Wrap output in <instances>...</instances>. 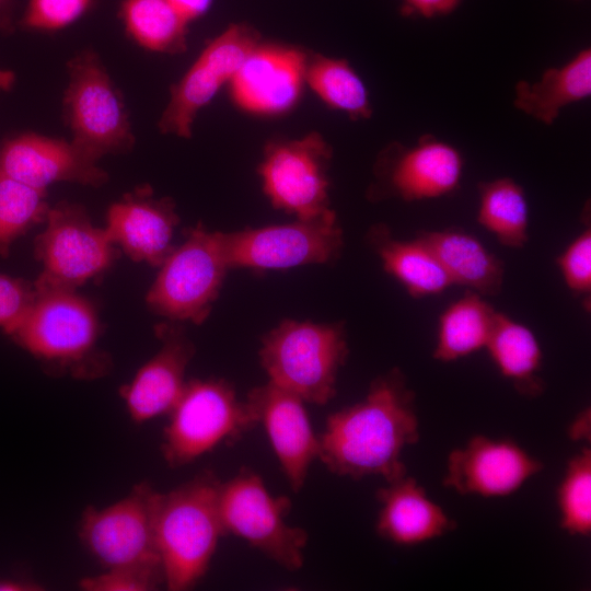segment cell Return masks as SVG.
Segmentation results:
<instances>
[{"mask_svg":"<svg viewBox=\"0 0 591 591\" xmlns=\"http://www.w3.org/2000/svg\"><path fill=\"white\" fill-rule=\"evenodd\" d=\"M419 439L414 393L397 369L376 378L366 397L331 414L320 440L318 460L338 476L406 475L403 450Z\"/></svg>","mask_w":591,"mask_h":591,"instance_id":"obj_1","label":"cell"},{"mask_svg":"<svg viewBox=\"0 0 591 591\" xmlns=\"http://www.w3.org/2000/svg\"><path fill=\"white\" fill-rule=\"evenodd\" d=\"M221 480L205 470L178 487L161 493L155 515V542L164 587L185 591L209 569L219 540L225 535L219 512Z\"/></svg>","mask_w":591,"mask_h":591,"instance_id":"obj_2","label":"cell"},{"mask_svg":"<svg viewBox=\"0 0 591 591\" xmlns=\"http://www.w3.org/2000/svg\"><path fill=\"white\" fill-rule=\"evenodd\" d=\"M36 290L32 308L9 335L49 370L82 379L107 372L109 359L97 349L100 324L92 303L76 290Z\"/></svg>","mask_w":591,"mask_h":591,"instance_id":"obj_3","label":"cell"},{"mask_svg":"<svg viewBox=\"0 0 591 591\" xmlns=\"http://www.w3.org/2000/svg\"><path fill=\"white\" fill-rule=\"evenodd\" d=\"M347 355L340 324L290 320L267 333L259 349L269 382L315 405H325L335 396Z\"/></svg>","mask_w":591,"mask_h":591,"instance_id":"obj_4","label":"cell"},{"mask_svg":"<svg viewBox=\"0 0 591 591\" xmlns=\"http://www.w3.org/2000/svg\"><path fill=\"white\" fill-rule=\"evenodd\" d=\"M161 451L170 467L189 464L222 442H234L258 422L246 401L221 379L186 382L169 413Z\"/></svg>","mask_w":591,"mask_h":591,"instance_id":"obj_5","label":"cell"},{"mask_svg":"<svg viewBox=\"0 0 591 591\" xmlns=\"http://www.w3.org/2000/svg\"><path fill=\"white\" fill-rule=\"evenodd\" d=\"M218 503L224 534L243 538L287 570L302 567L309 534L286 522L290 499L273 496L256 472L241 467L221 482Z\"/></svg>","mask_w":591,"mask_h":591,"instance_id":"obj_6","label":"cell"},{"mask_svg":"<svg viewBox=\"0 0 591 591\" xmlns=\"http://www.w3.org/2000/svg\"><path fill=\"white\" fill-rule=\"evenodd\" d=\"M160 267L146 297L148 306L172 322L195 324L208 316L230 269L218 232L201 225L190 229Z\"/></svg>","mask_w":591,"mask_h":591,"instance_id":"obj_7","label":"cell"},{"mask_svg":"<svg viewBox=\"0 0 591 591\" xmlns=\"http://www.w3.org/2000/svg\"><path fill=\"white\" fill-rule=\"evenodd\" d=\"M218 237L230 269H287L327 263L338 256L343 245L333 210L287 224L218 232Z\"/></svg>","mask_w":591,"mask_h":591,"instance_id":"obj_8","label":"cell"},{"mask_svg":"<svg viewBox=\"0 0 591 591\" xmlns=\"http://www.w3.org/2000/svg\"><path fill=\"white\" fill-rule=\"evenodd\" d=\"M45 221L34 244L35 257L43 265L34 281L36 289L76 290L113 263L114 244L81 206L60 202L49 208Z\"/></svg>","mask_w":591,"mask_h":591,"instance_id":"obj_9","label":"cell"},{"mask_svg":"<svg viewBox=\"0 0 591 591\" xmlns=\"http://www.w3.org/2000/svg\"><path fill=\"white\" fill-rule=\"evenodd\" d=\"M69 71L65 108L73 132L71 143L94 161L129 150L134 137L128 117L100 59L84 51L71 60Z\"/></svg>","mask_w":591,"mask_h":591,"instance_id":"obj_10","label":"cell"},{"mask_svg":"<svg viewBox=\"0 0 591 591\" xmlns=\"http://www.w3.org/2000/svg\"><path fill=\"white\" fill-rule=\"evenodd\" d=\"M160 495L151 484L141 482L109 506L88 507L79 524L85 549L105 569L161 565L155 542Z\"/></svg>","mask_w":591,"mask_h":591,"instance_id":"obj_11","label":"cell"},{"mask_svg":"<svg viewBox=\"0 0 591 591\" xmlns=\"http://www.w3.org/2000/svg\"><path fill=\"white\" fill-rule=\"evenodd\" d=\"M331 149L317 134L267 147L259 166L263 187L271 204L298 219L327 212V169Z\"/></svg>","mask_w":591,"mask_h":591,"instance_id":"obj_12","label":"cell"},{"mask_svg":"<svg viewBox=\"0 0 591 591\" xmlns=\"http://www.w3.org/2000/svg\"><path fill=\"white\" fill-rule=\"evenodd\" d=\"M542 468V462L510 439L475 436L449 454L442 482L461 495L502 497Z\"/></svg>","mask_w":591,"mask_h":591,"instance_id":"obj_13","label":"cell"},{"mask_svg":"<svg viewBox=\"0 0 591 591\" xmlns=\"http://www.w3.org/2000/svg\"><path fill=\"white\" fill-rule=\"evenodd\" d=\"M462 171L463 158L456 148L425 135L412 147L390 146L378 162L376 175L384 193L413 201L453 192Z\"/></svg>","mask_w":591,"mask_h":591,"instance_id":"obj_14","label":"cell"},{"mask_svg":"<svg viewBox=\"0 0 591 591\" xmlns=\"http://www.w3.org/2000/svg\"><path fill=\"white\" fill-rule=\"evenodd\" d=\"M245 401L264 427L290 487L300 491L320 452L305 402L269 381L252 389Z\"/></svg>","mask_w":591,"mask_h":591,"instance_id":"obj_15","label":"cell"},{"mask_svg":"<svg viewBox=\"0 0 591 591\" xmlns=\"http://www.w3.org/2000/svg\"><path fill=\"white\" fill-rule=\"evenodd\" d=\"M306 60L299 49L258 44L230 80L233 100L255 114L287 112L301 94Z\"/></svg>","mask_w":591,"mask_h":591,"instance_id":"obj_16","label":"cell"},{"mask_svg":"<svg viewBox=\"0 0 591 591\" xmlns=\"http://www.w3.org/2000/svg\"><path fill=\"white\" fill-rule=\"evenodd\" d=\"M161 348L119 393L135 424L169 414L185 387V372L195 347L181 324L157 327Z\"/></svg>","mask_w":591,"mask_h":591,"instance_id":"obj_17","label":"cell"},{"mask_svg":"<svg viewBox=\"0 0 591 591\" xmlns=\"http://www.w3.org/2000/svg\"><path fill=\"white\" fill-rule=\"evenodd\" d=\"M0 174L44 189L57 182L100 186L107 174L72 143L24 134L0 144Z\"/></svg>","mask_w":591,"mask_h":591,"instance_id":"obj_18","label":"cell"},{"mask_svg":"<svg viewBox=\"0 0 591 591\" xmlns=\"http://www.w3.org/2000/svg\"><path fill=\"white\" fill-rule=\"evenodd\" d=\"M177 223L173 201L155 198L150 188L142 187L109 208L104 229L134 262L161 266L175 247L172 237Z\"/></svg>","mask_w":591,"mask_h":591,"instance_id":"obj_19","label":"cell"},{"mask_svg":"<svg viewBox=\"0 0 591 591\" xmlns=\"http://www.w3.org/2000/svg\"><path fill=\"white\" fill-rule=\"evenodd\" d=\"M380 503L375 529L401 546L421 544L451 531L455 523L410 476L389 482L375 494Z\"/></svg>","mask_w":591,"mask_h":591,"instance_id":"obj_20","label":"cell"},{"mask_svg":"<svg viewBox=\"0 0 591 591\" xmlns=\"http://www.w3.org/2000/svg\"><path fill=\"white\" fill-rule=\"evenodd\" d=\"M590 95L591 49L588 47L563 66L547 69L537 81H519L513 103L519 111L549 126L561 109Z\"/></svg>","mask_w":591,"mask_h":591,"instance_id":"obj_21","label":"cell"},{"mask_svg":"<svg viewBox=\"0 0 591 591\" xmlns=\"http://www.w3.org/2000/svg\"><path fill=\"white\" fill-rule=\"evenodd\" d=\"M436 255L452 283L466 286L479 296H496L503 281V264L474 236L460 231L420 235Z\"/></svg>","mask_w":591,"mask_h":591,"instance_id":"obj_22","label":"cell"},{"mask_svg":"<svg viewBox=\"0 0 591 591\" xmlns=\"http://www.w3.org/2000/svg\"><path fill=\"white\" fill-rule=\"evenodd\" d=\"M369 236L384 269L413 297L437 294L452 285L436 255L421 240H394L383 225L374 227Z\"/></svg>","mask_w":591,"mask_h":591,"instance_id":"obj_23","label":"cell"},{"mask_svg":"<svg viewBox=\"0 0 591 591\" xmlns=\"http://www.w3.org/2000/svg\"><path fill=\"white\" fill-rule=\"evenodd\" d=\"M486 348L501 374L512 380L520 393L535 396L543 391V383L536 376L542 351L526 326L497 313Z\"/></svg>","mask_w":591,"mask_h":591,"instance_id":"obj_24","label":"cell"},{"mask_svg":"<svg viewBox=\"0 0 591 591\" xmlns=\"http://www.w3.org/2000/svg\"><path fill=\"white\" fill-rule=\"evenodd\" d=\"M497 312L479 294L470 293L441 315L433 358L449 362L486 347Z\"/></svg>","mask_w":591,"mask_h":591,"instance_id":"obj_25","label":"cell"},{"mask_svg":"<svg viewBox=\"0 0 591 591\" xmlns=\"http://www.w3.org/2000/svg\"><path fill=\"white\" fill-rule=\"evenodd\" d=\"M478 222L509 247L528 241L529 208L522 187L511 178H498L478 186Z\"/></svg>","mask_w":591,"mask_h":591,"instance_id":"obj_26","label":"cell"},{"mask_svg":"<svg viewBox=\"0 0 591 591\" xmlns=\"http://www.w3.org/2000/svg\"><path fill=\"white\" fill-rule=\"evenodd\" d=\"M305 81L331 107L350 118H369L372 108L368 90L344 59L315 56L306 60Z\"/></svg>","mask_w":591,"mask_h":591,"instance_id":"obj_27","label":"cell"},{"mask_svg":"<svg viewBox=\"0 0 591 591\" xmlns=\"http://www.w3.org/2000/svg\"><path fill=\"white\" fill-rule=\"evenodd\" d=\"M121 12L129 34L141 46L169 54L185 49L187 23L170 0H125Z\"/></svg>","mask_w":591,"mask_h":591,"instance_id":"obj_28","label":"cell"},{"mask_svg":"<svg viewBox=\"0 0 591 591\" xmlns=\"http://www.w3.org/2000/svg\"><path fill=\"white\" fill-rule=\"evenodd\" d=\"M224 82L199 59L172 88L159 127L165 134L189 137L197 112L207 105Z\"/></svg>","mask_w":591,"mask_h":591,"instance_id":"obj_29","label":"cell"},{"mask_svg":"<svg viewBox=\"0 0 591 591\" xmlns=\"http://www.w3.org/2000/svg\"><path fill=\"white\" fill-rule=\"evenodd\" d=\"M46 192L0 174V256L34 225L46 220Z\"/></svg>","mask_w":591,"mask_h":591,"instance_id":"obj_30","label":"cell"},{"mask_svg":"<svg viewBox=\"0 0 591 591\" xmlns=\"http://www.w3.org/2000/svg\"><path fill=\"white\" fill-rule=\"evenodd\" d=\"M560 526L571 535L591 532V451L582 449L568 462L557 491Z\"/></svg>","mask_w":591,"mask_h":591,"instance_id":"obj_31","label":"cell"},{"mask_svg":"<svg viewBox=\"0 0 591 591\" xmlns=\"http://www.w3.org/2000/svg\"><path fill=\"white\" fill-rule=\"evenodd\" d=\"M258 44L254 30L232 24L208 44L198 59L223 82L230 81Z\"/></svg>","mask_w":591,"mask_h":591,"instance_id":"obj_32","label":"cell"},{"mask_svg":"<svg viewBox=\"0 0 591 591\" xmlns=\"http://www.w3.org/2000/svg\"><path fill=\"white\" fill-rule=\"evenodd\" d=\"M164 586L161 565H131L105 569L84 577L79 587L84 591H152Z\"/></svg>","mask_w":591,"mask_h":591,"instance_id":"obj_33","label":"cell"},{"mask_svg":"<svg viewBox=\"0 0 591 591\" xmlns=\"http://www.w3.org/2000/svg\"><path fill=\"white\" fill-rule=\"evenodd\" d=\"M90 4L91 0H30L23 25L40 31L59 30L80 18Z\"/></svg>","mask_w":591,"mask_h":591,"instance_id":"obj_34","label":"cell"},{"mask_svg":"<svg viewBox=\"0 0 591 591\" xmlns=\"http://www.w3.org/2000/svg\"><path fill=\"white\" fill-rule=\"evenodd\" d=\"M36 296L34 282L0 274V327L7 334L22 322Z\"/></svg>","mask_w":591,"mask_h":591,"instance_id":"obj_35","label":"cell"},{"mask_svg":"<svg viewBox=\"0 0 591 591\" xmlns=\"http://www.w3.org/2000/svg\"><path fill=\"white\" fill-rule=\"evenodd\" d=\"M567 286L579 293L591 289V233L586 230L558 259Z\"/></svg>","mask_w":591,"mask_h":591,"instance_id":"obj_36","label":"cell"},{"mask_svg":"<svg viewBox=\"0 0 591 591\" xmlns=\"http://www.w3.org/2000/svg\"><path fill=\"white\" fill-rule=\"evenodd\" d=\"M405 14H417L427 19L447 15L453 12L461 0H403Z\"/></svg>","mask_w":591,"mask_h":591,"instance_id":"obj_37","label":"cell"},{"mask_svg":"<svg viewBox=\"0 0 591 591\" xmlns=\"http://www.w3.org/2000/svg\"><path fill=\"white\" fill-rule=\"evenodd\" d=\"M212 0H170L179 16L188 23L207 12Z\"/></svg>","mask_w":591,"mask_h":591,"instance_id":"obj_38","label":"cell"},{"mask_svg":"<svg viewBox=\"0 0 591 591\" xmlns=\"http://www.w3.org/2000/svg\"><path fill=\"white\" fill-rule=\"evenodd\" d=\"M569 437L572 440H590V410H582L569 427Z\"/></svg>","mask_w":591,"mask_h":591,"instance_id":"obj_39","label":"cell"},{"mask_svg":"<svg viewBox=\"0 0 591 591\" xmlns=\"http://www.w3.org/2000/svg\"><path fill=\"white\" fill-rule=\"evenodd\" d=\"M44 588L32 581L19 579H0V591H39Z\"/></svg>","mask_w":591,"mask_h":591,"instance_id":"obj_40","label":"cell"},{"mask_svg":"<svg viewBox=\"0 0 591 591\" xmlns=\"http://www.w3.org/2000/svg\"><path fill=\"white\" fill-rule=\"evenodd\" d=\"M11 13L12 0H0V28H10Z\"/></svg>","mask_w":591,"mask_h":591,"instance_id":"obj_41","label":"cell"},{"mask_svg":"<svg viewBox=\"0 0 591 591\" xmlns=\"http://www.w3.org/2000/svg\"><path fill=\"white\" fill-rule=\"evenodd\" d=\"M12 81V73L0 71V89H8L11 85Z\"/></svg>","mask_w":591,"mask_h":591,"instance_id":"obj_42","label":"cell"}]
</instances>
